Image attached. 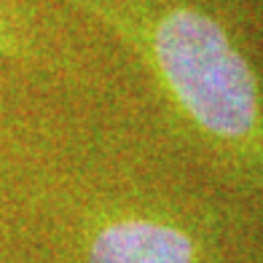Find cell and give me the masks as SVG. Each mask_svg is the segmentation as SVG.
<instances>
[{"label": "cell", "instance_id": "cell-1", "mask_svg": "<svg viewBox=\"0 0 263 263\" xmlns=\"http://www.w3.org/2000/svg\"><path fill=\"white\" fill-rule=\"evenodd\" d=\"M129 43L175 113L226 159L263 170L258 76L204 11L161 0H70Z\"/></svg>", "mask_w": 263, "mask_h": 263}, {"label": "cell", "instance_id": "cell-2", "mask_svg": "<svg viewBox=\"0 0 263 263\" xmlns=\"http://www.w3.org/2000/svg\"><path fill=\"white\" fill-rule=\"evenodd\" d=\"M199 247L183 229L153 218H118L89 242V263H196Z\"/></svg>", "mask_w": 263, "mask_h": 263}, {"label": "cell", "instance_id": "cell-3", "mask_svg": "<svg viewBox=\"0 0 263 263\" xmlns=\"http://www.w3.org/2000/svg\"><path fill=\"white\" fill-rule=\"evenodd\" d=\"M0 46H6V32H3V25H0Z\"/></svg>", "mask_w": 263, "mask_h": 263}]
</instances>
